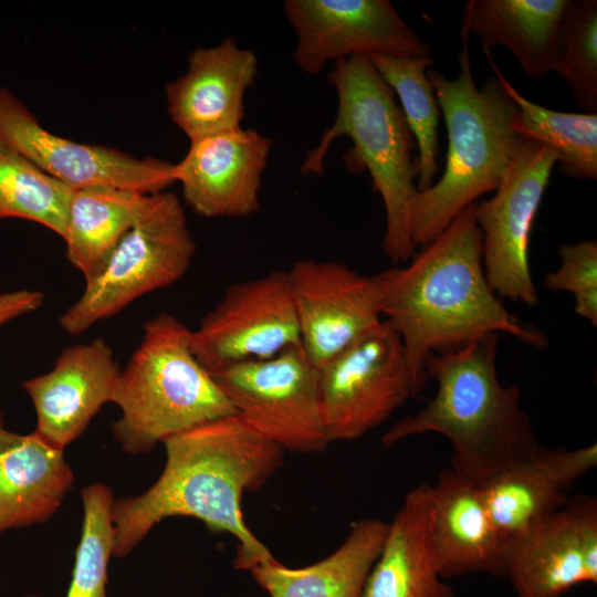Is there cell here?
Returning a JSON list of instances; mask_svg holds the SVG:
<instances>
[{
    "label": "cell",
    "mask_w": 597,
    "mask_h": 597,
    "mask_svg": "<svg viewBox=\"0 0 597 597\" xmlns=\"http://www.w3.org/2000/svg\"><path fill=\"white\" fill-rule=\"evenodd\" d=\"M163 443L166 462L156 482L139 495L114 501L113 556H126L163 520L188 516L211 533H227L238 541L237 569L250 570L272 559L248 526L241 500L275 474L285 451L237 415L200 423Z\"/></svg>",
    "instance_id": "obj_1"
},
{
    "label": "cell",
    "mask_w": 597,
    "mask_h": 597,
    "mask_svg": "<svg viewBox=\"0 0 597 597\" xmlns=\"http://www.w3.org/2000/svg\"><path fill=\"white\" fill-rule=\"evenodd\" d=\"M379 275L383 315L400 335L419 392L430 354L455 350L491 333H506L536 349L548 345L546 335L509 312L490 286L473 203L406 266Z\"/></svg>",
    "instance_id": "obj_2"
},
{
    "label": "cell",
    "mask_w": 597,
    "mask_h": 597,
    "mask_svg": "<svg viewBox=\"0 0 597 597\" xmlns=\"http://www.w3.org/2000/svg\"><path fill=\"white\" fill-rule=\"evenodd\" d=\"M500 334L479 337L455 350L430 354L427 376L434 397L415 415L395 422L381 437L389 448L416 434L437 432L451 443V469L475 486L532 454L541 444L520 406L516 386L498 377Z\"/></svg>",
    "instance_id": "obj_3"
},
{
    "label": "cell",
    "mask_w": 597,
    "mask_h": 597,
    "mask_svg": "<svg viewBox=\"0 0 597 597\" xmlns=\"http://www.w3.org/2000/svg\"><path fill=\"white\" fill-rule=\"evenodd\" d=\"M461 40L457 78L432 67L427 72L443 115L448 150L441 178L408 206L407 230L416 247L431 242L465 207L495 190L523 142L513 127L516 104L495 75L476 87L468 38Z\"/></svg>",
    "instance_id": "obj_4"
},
{
    "label": "cell",
    "mask_w": 597,
    "mask_h": 597,
    "mask_svg": "<svg viewBox=\"0 0 597 597\" xmlns=\"http://www.w3.org/2000/svg\"><path fill=\"white\" fill-rule=\"evenodd\" d=\"M328 81L337 92V115L318 145L306 153L301 172L321 175L331 144L347 136L353 144L344 156L347 167L368 171L385 206L384 252L394 264L409 261L416 245L407 230V209L418 193V161L401 107L368 55L335 61Z\"/></svg>",
    "instance_id": "obj_5"
},
{
    "label": "cell",
    "mask_w": 597,
    "mask_h": 597,
    "mask_svg": "<svg viewBox=\"0 0 597 597\" xmlns=\"http://www.w3.org/2000/svg\"><path fill=\"white\" fill-rule=\"evenodd\" d=\"M190 341L191 331L169 313L145 323L138 347L121 370L113 401L121 410L113 434L126 452H150L195 426L235 415Z\"/></svg>",
    "instance_id": "obj_6"
},
{
    "label": "cell",
    "mask_w": 597,
    "mask_h": 597,
    "mask_svg": "<svg viewBox=\"0 0 597 597\" xmlns=\"http://www.w3.org/2000/svg\"><path fill=\"white\" fill-rule=\"evenodd\" d=\"M185 209L171 191L151 193L104 268L85 281L80 297L59 318L77 336L111 318L145 294L179 281L196 254Z\"/></svg>",
    "instance_id": "obj_7"
},
{
    "label": "cell",
    "mask_w": 597,
    "mask_h": 597,
    "mask_svg": "<svg viewBox=\"0 0 597 597\" xmlns=\"http://www.w3.org/2000/svg\"><path fill=\"white\" fill-rule=\"evenodd\" d=\"M210 374L235 415L263 439L285 452L313 454L327 449L320 370L301 346Z\"/></svg>",
    "instance_id": "obj_8"
},
{
    "label": "cell",
    "mask_w": 597,
    "mask_h": 597,
    "mask_svg": "<svg viewBox=\"0 0 597 597\" xmlns=\"http://www.w3.org/2000/svg\"><path fill=\"white\" fill-rule=\"evenodd\" d=\"M318 370L331 442L363 437L419 394L400 335L388 320H381Z\"/></svg>",
    "instance_id": "obj_9"
},
{
    "label": "cell",
    "mask_w": 597,
    "mask_h": 597,
    "mask_svg": "<svg viewBox=\"0 0 597 597\" xmlns=\"http://www.w3.org/2000/svg\"><path fill=\"white\" fill-rule=\"evenodd\" d=\"M557 153L543 144L523 140L494 196L475 201L473 212L482 233V264L486 280L499 297L533 306L534 285L528 244L533 222Z\"/></svg>",
    "instance_id": "obj_10"
},
{
    "label": "cell",
    "mask_w": 597,
    "mask_h": 597,
    "mask_svg": "<svg viewBox=\"0 0 597 597\" xmlns=\"http://www.w3.org/2000/svg\"><path fill=\"white\" fill-rule=\"evenodd\" d=\"M190 343L193 354L209 373L271 358L301 346L286 271H270L230 285L191 331Z\"/></svg>",
    "instance_id": "obj_11"
},
{
    "label": "cell",
    "mask_w": 597,
    "mask_h": 597,
    "mask_svg": "<svg viewBox=\"0 0 597 597\" xmlns=\"http://www.w3.org/2000/svg\"><path fill=\"white\" fill-rule=\"evenodd\" d=\"M0 138L73 190L114 188L156 193L176 182L175 164L136 158L116 148L77 143L51 133L4 87H0Z\"/></svg>",
    "instance_id": "obj_12"
},
{
    "label": "cell",
    "mask_w": 597,
    "mask_h": 597,
    "mask_svg": "<svg viewBox=\"0 0 597 597\" xmlns=\"http://www.w3.org/2000/svg\"><path fill=\"white\" fill-rule=\"evenodd\" d=\"M283 9L296 35L293 60L310 75L353 55H430L388 0H285Z\"/></svg>",
    "instance_id": "obj_13"
},
{
    "label": "cell",
    "mask_w": 597,
    "mask_h": 597,
    "mask_svg": "<svg viewBox=\"0 0 597 597\" xmlns=\"http://www.w3.org/2000/svg\"><path fill=\"white\" fill-rule=\"evenodd\" d=\"M301 347L320 368L381 322L379 273L365 275L336 261L298 260L286 271Z\"/></svg>",
    "instance_id": "obj_14"
},
{
    "label": "cell",
    "mask_w": 597,
    "mask_h": 597,
    "mask_svg": "<svg viewBox=\"0 0 597 597\" xmlns=\"http://www.w3.org/2000/svg\"><path fill=\"white\" fill-rule=\"evenodd\" d=\"M516 597H562L597 583V501L579 493L507 544L506 575Z\"/></svg>",
    "instance_id": "obj_15"
},
{
    "label": "cell",
    "mask_w": 597,
    "mask_h": 597,
    "mask_svg": "<svg viewBox=\"0 0 597 597\" xmlns=\"http://www.w3.org/2000/svg\"><path fill=\"white\" fill-rule=\"evenodd\" d=\"M189 142L187 154L175 164V180L187 205L205 218L255 212L272 139L241 126Z\"/></svg>",
    "instance_id": "obj_16"
},
{
    "label": "cell",
    "mask_w": 597,
    "mask_h": 597,
    "mask_svg": "<svg viewBox=\"0 0 597 597\" xmlns=\"http://www.w3.org/2000/svg\"><path fill=\"white\" fill-rule=\"evenodd\" d=\"M121 370L102 337L62 349L51 370L23 381L36 415L34 432L64 450L114 401Z\"/></svg>",
    "instance_id": "obj_17"
},
{
    "label": "cell",
    "mask_w": 597,
    "mask_h": 597,
    "mask_svg": "<svg viewBox=\"0 0 597 597\" xmlns=\"http://www.w3.org/2000/svg\"><path fill=\"white\" fill-rule=\"evenodd\" d=\"M256 74V55L233 36L197 48L185 74L165 86L171 121L189 140L241 127L245 92Z\"/></svg>",
    "instance_id": "obj_18"
},
{
    "label": "cell",
    "mask_w": 597,
    "mask_h": 597,
    "mask_svg": "<svg viewBox=\"0 0 597 597\" xmlns=\"http://www.w3.org/2000/svg\"><path fill=\"white\" fill-rule=\"evenodd\" d=\"M430 538L441 577L506 575L509 540L493 523L481 490L451 468L431 485Z\"/></svg>",
    "instance_id": "obj_19"
},
{
    "label": "cell",
    "mask_w": 597,
    "mask_h": 597,
    "mask_svg": "<svg viewBox=\"0 0 597 597\" xmlns=\"http://www.w3.org/2000/svg\"><path fill=\"white\" fill-rule=\"evenodd\" d=\"M597 465V446L566 450L540 446L480 486L489 514L510 540L537 519L564 506L575 482Z\"/></svg>",
    "instance_id": "obj_20"
},
{
    "label": "cell",
    "mask_w": 597,
    "mask_h": 597,
    "mask_svg": "<svg viewBox=\"0 0 597 597\" xmlns=\"http://www.w3.org/2000/svg\"><path fill=\"white\" fill-rule=\"evenodd\" d=\"M73 484L64 450L8 430L0 415V533L46 522Z\"/></svg>",
    "instance_id": "obj_21"
},
{
    "label": "cell",
    "mask_w": 597,
    "mask_h": 597,
    "mask_svg": "<svg viewBox=\"0 0 597 597\" xmlns=\"http://www.w3.org/2000/svg\"><path fill=\"white\" fill-rule=\"evenodd\" d=\"M431 485L407 493L359 597H454L441 577L430 538Z\"/></svg>",
    "instance_id": "obj_22"
},
{
    "label": "cell",
    "mask_w": 597,
    "mask_h": 597,
    "mask_svg": "<svg viewBox=\"0 0 597 597\" xmlns=\"http://www.w3.org/2000/svg\"><path fill=\"white\" fill-rule=\"evenodd\" d=\"M570 0H469L461 36L478 35L484 51L506 48L528 77L542 78L552 72Z\"/></svg>",
    "instance_id": "obj_23"
},
{
    "label": "cell",
    "mask_w": 597,
    "mask_h": 597,
    "mask_svg": "<svg viewBox=\"0 0 597 597\" xmlns=\"http://www.w3.org/2000/svg\"><path fill=\"white\" fill-rule=\"evenodd\" d=\"M388 530L380 519L356 520L344 542L314 564L292 568L273 557L249 572L269 597H359Z\"/></svg>",
    "instance_id": "obj_24"
},
{
    "label": "cell",
    "mask_w": 597,
    "mask_h": 597,
    "mask_svg": "<svg viewBox=\"0 0 597 597\" xmlns=\"http://www.w3.org/2000/svg\"><path fill=\"white\" fill-rule=\"evenodd\" d=\"M150 195L114 188L73 190L62 239L66 259L85 281L104 268Z\"/></svg>",
    "instance_id": "obj_25"
},
{
    "label": "cell",
    "mask_w": 597,
    "mask_h": 597,
    "mask_svg": "<svg viewBox=\"0 0 597 597\" xmlns=\"http://www.w3.org/2000/svg\"><path fill=\"white\" fill-rule=\"evenodd\" d=\"M484 52L504 91L516 104L513 127L517 136L553 148L563 176L596 180L597 113L559 112L527 100L504 77L492 55Z\"/></svg>",
    "instance_id": "obj_26"
},
{
    "label": "cell",
    "mask_w": 597,
    "mask_h": 597,
    "mask_svg": "<svg viewBox=\"0 0 597 597\" xmlns=\"http://www.w3.org/2000/svg\"><path fill=\"white\" fill-rule=\"evenodd\" d=\"M377 72L398 96L406 122L418 148L417 190L425 191L433 185L439 171L438 126L440 108L433 86L428 77L431 56L400 57L370 56Z\"/></svg>",
    "instance_id": "obj_27"
},
{
    "label": "cell",
    "mask_w": 597,
    "mask_h": 597,
    "mask_svg": "<svg viewBox=\"0 0 597 597\" xmlns=\"http://www.w3.org/2000/svg\"><path fill=\"white\" fill-rule=\"evenodd\" d=\"M72 192L0 138V221L29 220L62 238Z\"/></svg>",
    "instance_id": "obj_28"
},
{
    "label": "cell",
    "mask_w": 597,
    "mask_h": 597,
    "mask_svg": "<svg viewBox=\"0 0 597 597\" xmlns=\"http://www.w3.org/2000/svg\"><path fill=\"white\" fill-rule=\"evenodd\" d=\"M81 498L83 522L66 597H106L107 568L114 551L115 499L101 482L83 488Z\"/></svg>",
    "instance_id": "obj_29"
},
{
    "label": "cell",
    "mask_w": 597,
    "mask_h": 597,
    "mask_svg": "<svg viewBox=\"0 0 597 597\" xmlns=\"http://www.w3.org/2000/svg\"><path fill=\"white\" fill-rule=\"evenodd\" d=\"M552 72L570 90L584 113H597V1L570 0Z\"/></svg>",
    "instance_id": "obj_30"
},
{
    "label": "cell",
    "mask_w": 597,
    "mask_h": 597,
    "mask_svg": "<svg viewBox=\"0 0 597 597\" xmlns=\"http://www.w3.org/2000/svg\"><path fill=\"white\" fill-rule=\"evenodd\" d=\"M561 265L547 272L544 285L549 291H565L574 295L575 312L594 326L597 325V242L585 240L562 244Z\"/></svg>",
    "instance_id": "obj_31"
},
{
    "label": "cell",
    "mask_w": 597,
    "mask_h": 597,
    "mask_svg": "<svg viewBox=\"0 0 597 597\" xmlns=\"http://www.w3.org/2000/svg\"><path fill=\"white\" fill-rule=\"evenodd\" d=\"M43 302V293L36 290L0 293V327L11 320L36 311Z\"/></svg>",
    "instance_id": "obj_32"
}]
</instances>
